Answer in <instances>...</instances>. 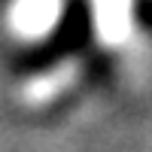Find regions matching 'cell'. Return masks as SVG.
<instances>
[{
    "mask_svg": "<svg viewBox=\"0 0 152 152\" xmlns=\"http://www.w3.org/2000/svg\"><path fill=\"white\" fill-rule=\"evenodd\" d=\"M94 37V6L88 0H67V6L61 9L52 34L43 43H37L31 52H24L18 64L24 70H46L55 67L58 61H64L91 43Z\"/></svg>",
    "mask_w": 152,
    "mask_h": 152,
    "instance_id": "6da1fadb",
    "label": "cell"
},
{
    "mask_svg": "<svg viewBox=\"0 0 152 152\" xmlns=\"http://www.w3.org/2000/svg\"><path fill=\"white\" fill-rule=\"evenodd\" d=\"M137 18L152 28V0H143V3H137Z\"/></svg>",
    "mask_w": 152,
    "mask_h": 152,
    "instance_id": "7a4b0ae2",
    "label": "cell"
}]
</instances>
